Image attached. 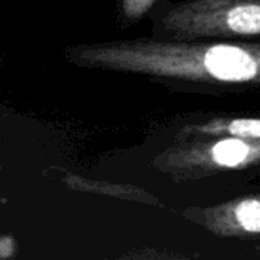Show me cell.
<instances>
[{"label": "cell", "instance_id": "cell-4", "mask_svg": "<svg viewBox=\"0 0 260 260\" xmlns=\"http://www.w3.org/2000/svg\"><path fill=\"white\" fill-rule=\"evenodd\" d=\"M200 131L204 133H225L230 137H239V139H253L260 140V119H235L225 123L219 125H209L200 128Z\"/></svg>", "mask_w": 260, "mask_h": 260}, {"label": "cell", "instance_id": "cell-1", "mask_svg": "<svg viewBox=\"0 0 260 260\" xmlns=\"http://www.w3.org/2000/svg\"><path fill=\"white\" fill-rule=\"evenodd\" d=\"M126 62L155 75L192 82L260 85V44H151L129 52Z\"/></svg>", "mask_w": 260, "mask_h": 260}, {"label": "cell", "instance_id": "cell-7", "mask_svg": "<svg viewBox=\"0 0 260 260\" xmlns=\"http://www.w3.org/2000/svg\"><path fill=\"white\" fill-rule=\"evenodd\" d=\"M14 254V241L8 236L0 238V257L6 259Z\"/></svg>", "mask_w": 260, "mask_h": 260}, {"label": "cell", "instance_id": "cell-2", "mask_svg": "<svg viewBox=\"0 0 260 260\" xmlns=\"http://www.w3.org/2000/svg\"><path fill=\"white\" fill-rule=\"evenodd\" d=\"M213 29L227 30L236 35H259V3H236L227 11L215 15Z\"/></svg>", "mask_w": 260, "mask_h": 260}, {"label": "cell", "instance_id": "cell-3", "mask_svg": "<svg viewBox=\"0 0 260 260\" xmlns=\"http://www.w3.org/2000/svg\"><path fill=\"white\" fill-rule=\"evenodd\" d=\"M212 163L221 168H239L260 157V146L239 137H227L209 149Z\"/></svg>", "mask_w": 260, "mask_h": 260}, {"label": "cell", "instance_id": "cell-6", "mask_svg": "<svg viewBox=\"0 0 260 260\" xmlns=\"http://www.w3.org/2000/svg\"><path fill=\"white\" fill-rule=\"evenodd\" d=\"M154 2L155 0H123V9L128 17L137 18L143 15L154 5Z\"/></svg>", "mask_w": 260, "mask_h": 260}, {"label": "cell", "instance_id": "cell-5", "mask_svg": "<svg viewBox=\"0 0 260 260\" xmlns=\"http://www.w3.org/2000/svg\"><path fill=\"white\" fill-rule=\"evenodd\" d=\"M236 224L247 233H260V200L248 198L239 201L233 209Z\"/></svg>", "mask_w": 260, "mask_h": 260}]
</instances>
